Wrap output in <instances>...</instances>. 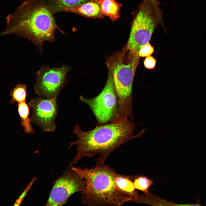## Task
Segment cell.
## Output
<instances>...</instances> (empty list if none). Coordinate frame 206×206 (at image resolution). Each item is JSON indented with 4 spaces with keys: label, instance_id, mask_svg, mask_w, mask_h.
Instances as JSON below:
<instances>
[{
    "label": "cell",
    "instance_id": "obj_1",
    "mask_svg": "<svg viewBox=\"0 0 206 206\" xmlns=\"http://www.w3.org/2000/svg\"><path fill=\"white\" fill-rule=\"evenodd\" d=\"M135 124L128 117L116 119L110 123L97 125L92 129L84 131L77 124L73 133L78 138L71 142L68 148L76 145V156L70 163L76 164L82 158L100 154L96 166L104 164L107 158L114 150L128 141L140 137L143 130L134 135Z\"/></svg>",
    "mask_w": 206,
    "mask_h": 206
},
{
    "label": "cell",
    "instance_id": "obj_2",
    "mask_svg": "<svg viewBox=\"0 0 206 206\" xmlns=\"http://www.w3.org/2000/svg\"><path fill=\"white\" fill-rule=\"evenodd\" d=\"M7 26L0 36H21L35 44L41 51L45 41H54L57 28L50 9L41 0H27L6 17Z\"/></svg>",
    "mask_w": 206,
    "mask_h": 206
},
{
    "label": "cell",
    "instance_id": "obj_3",
    "mask_svg": "<svg viewBox=\"0 0 206 206\" xmlns=\"http://www.w3.org/2000/svg\"><path fill=\"white\" fill-rule=\"evenodd\" d=\"M71 168L84 181V187L81 191L82 203L119 206L133 201L132 197L120 191L115 180L117 173L108 166L103 164L93 169Z\"/></svg>",
    "mask_w": 206,
    "mask_h": 206
},
{
    "label": "cell",
    "instance_id": "obj_4",
    "mask_svg": "<svg viewBox=\"0 0 206 206\" xmlns=\"http://www.w3.org/2000/svg\"><path fill=\"white\" fill-rule=\"evenodd\" d=\"M138 61L125 47L108 58L107 64L111 72L117 95V118L133 120L132 90Z\"/></svg>",
    "mask_w": 206,
    "mask_h": 206
},
{
    "label": "cell",
    "instance_id": "obj_5",
    "mask_svg": "<svg viewBox=\"0 0 206 206\" xmlns=\"http://www.w3.org/2000/svg\"><path fill=\"white\" fill-rule=\"evenodd\" d=\"M159 5L157 0H142L137 9L133 13L130 34L125 47L138 60L140 49L149 42L162 19Z\"/></svg>",
    "mask_w": 206,
    "mask_h": 206
},
{
    "label": "cell",
    "instance_id": "obj_6",
    "mask_svg": "<svg viewBox=\"0 0 206 206\" xmlns=\"http://www.w3.org/2000/svg\"><path fill=\"white\" fill-rule=\"evenodd\" d=\"M79 98L89 107L99 124L111 122L116 119L118 98L112 74L109 70L104 87L98 96L91 98L80 96Z\"/></svg>",
    "mask_w": 206,
    "mask_h": 206
},
{
    "label": "cell",
    "instance_id": "obj_7",
    "mask_svg": "<svg viewBox=\"0 0 206 206\" xmlns=\"http://www.w3.org/2000/svg\"><path fill=\"white\" fill-rule=\"evenodd\" d=\"M70 69L65 65L60 68L42 66L36 74L34 86L35 94L43 98L57 97L65 84L66 74Z\"/></svg>",
    "mask_w": 206,
    "mask_h": 206
},
{
    "label": "cell",
    "instance_id": "obj_8",
    "mask_svg": "<svg viewBox=\"0 0 206 206\" xmlns=\"http://www.w3.org/2000/svg\"><path fill=\"white\" fill-rule=\"evenodd\" d=\"M84 186L83 179L69 167L54 181L45 205H62L72 194L82 191Z\"/></svg>",
    "mask_w": 206,
    "mask_h": 206
},
{
    "label": "cell",
    "instance_id": "obj_9",
    "mask_svg": "<svg viewBox=\"0 0 206 206\" xmlns=\"http://www.w3.org/2000/svg\"><path fill=\"white\" fill-rule=\"evenodd\" d=\"M57 97L47 98L39 97L31 99L28 106L32 111L31 122L44 132H53L56 128L58 114Z\"/></svg>",
    "mask_w": 206,
    "mask_h": 206
},
{
    "label": "cell",
    "instance_id": "obj_10",
    "mask_svg": "<svg viewBox=\"0 0 206 206\" xmlns=\"http://www.w3.org/2000/svg\"><path fill=\"white\" fill-rule=\"evenodd\" d=\"M63 10L93 18H102L104 16L101 12L99 0H90L86 3L65 8Z\"/></svg>",
    "mask_w": 206,
    "mask_h": 206
},
{
    "label": "cell",
    "instance_id": "obj_11",
    "mask_svg": "<svg viewBox=\"0 0 206 206\" xmlns=\"http://www.w3.org/2000/svg\"><path fill=\"white\" fill-rule=\"evenodd\" d=\"M101 13L108 17L112 21H116L120 17V11L122 4L114 0H99Z\"/></svg>",
    "mask_w": 206,
    "mask_h": 206
},
{
    "label": "cell",
    "instance_id": "obj_12",
    "mask_svg": "<svg viewBox=\"0 0 206 206\" xmlns=\"http://www.w3.org/2000/svg\"><path fill=\"white\" fill-rule=\"evenodd\" d=\"M18 112L21 119V124L23 128L24 132L29 134L34 133V130L31 123V120L29 116V106L25 101L18 103Z\"/></svg>",
    "mask_w": 206,
    "mask_h": 206
},
{
    "label": "cell",
    "instance_id": "obj_13",
    "mask_svg": "<svg viewBox=\"0 0 206 206\" xmlns=\"http://www.w3.org/2000/svg\"><path fill=\"white\" fill-rule=\"evenodd\" d=\"M10 95L11 103L25 101L27 95L26 85L19 84L16 85L12 89Z\"/></svg>",
    "mask_w": 206,
    "mask_h": 206
},
{
    "label": "cell",
    "instance_id": "obj_14",
    "mask_svg": "<svg viewBox=\"0 0 206 206\" xmlns=\"http://www.w3.org/2000/svg\"><path fill=\"white\" fill-rule=\"evenodd\" d=\"M133 183L135 189L147 194L148 189L153 182L146 177L140 176L136 178Z\"/></svg>",
    "mask_w": 206,
    "mask_h": 206
},
{
    "label": "cell",
    "instance_id": "obj_15",
    "mask_svg": "<svg viewBox=\"0 0 206 206\" xmlns=\"http://www.w3.org/2000/svg\"><path fill=\"white\" fill-rule=\"evenodd\" d=\"M154 52L153 47L149 42L141 48L138 53V56L141 57H146L150 56Z\"/></svg>",
    "mask_w": 206,
    "mask_h": 206
},
{
    "label": "cell",
    "instance_id": "obj_16",
    "mask_svg": "<svg viewBox=\"0 0 206 206\" xmlns=\"http://www.w3.org/2000/svg\"><path fill=\"white\" fill-rule=\"evenodd\" d=\"M156 63V59L151 55L146 57L144 62L145 67L148 69H154Z\"/></svg>",
    "mask_w": 206,
    "mask_h": 206
}]
</instances>
